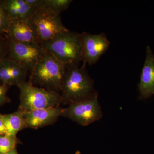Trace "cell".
<instances>
[{
  "instance_id": "cell-10",
  "label": "cell",
  "mask_w": 154,
  "mask_h": 154,
  "mask_svg": "<svg viewBox=\"0 0 154 154\" xmlns=\"http://www.w3.org/2000/svg\"><path fill=\"white\" fill-rule=\"evenodd\" d=\"M137 87L140 100L154 95V55L149 46L147 47L146 56Z\"/></svg>"
},
{
  "instance_id": "cell-13",
  "label": "cell",
  "mask_w": 154,
  "mask_h": 154,
  "mask_svg": "<svg viewBox=\"0 0 154 154\" xmlns=\"http://www.w3.org/2000/svg\"><path fill=\"white\" fill-rule=\"evenodd\" d=\"M2 2L11 20L32 19L36 11L26 0H2Z\"/></svg>"
},
{
  "instance_id": "cell-12",
  "label": "cell",
  "mask_w": 154,
  "mask_h": 154,
  "mask_svg": "<svg viewBox=\"0 0 154 154\" xmlns=\"http://www.w3.org/2000/svg\"><path fill=\"white\" fill-rule=\"evenodd\" d=\"M29 72L8 57L0 62V82L8 86L18 87L26 82Z\"/></svg>"
},
{
  "instance_id": "cell-5",
  "label": "cell",
  "mask_w": 154,
  "mask_h": 154,
  "mask_svg": "<svg viewBox=\"0 0 154 154\" xmlns=\"http://www.w3.org/2000/svg\"><path fill=\"white\" fill-rule=\"evenodd\" d=\"M98 95L63 108L62 116L71 119L82 126H88L99 120L102 116Z\"/></svg>"
},
{
  "instance_id": "cell-20",
  "label": "cell",
  "mask_w": 154,
  "mask_h": 154,
  "mask_svg": "<svg viewBox=\"0 0 154 154\" xmlns=\"http://www.w3.org/2000/svg\"><path fill=\"white\" fill-rule=\"evenodd\" d=\"M7 129L2 119L0 118V135L7 134Z\"/></svg>"
},
{
  "instance_id": "cell-2",
  "label": "cell",
  "mask_w": 154,
  "mask_h": 154,
  "mask_svg": "<svg viewBox=\"0 0 154 154\" xmlns=\"http://www.w3.org/2000/svg\"><path fill=\"white\" fill-rule=\"evenodd\" d=\"M66 66L45 52L29 72V81L34 86L60 94Z\"/></svg>"
},
{
  "instance_id": "cell-21",
  "label": "cell",
  "mask_w": 154,
  "mask_h": 154,
  "mask_svg": "<svg viewBox=\"0 0 154 154\" xmlns=\"http://www.w3.org/2000/svg\"><path fill=\"white\" fill-rule=\"evenodd\" d=\"M6 154H19L17 152V147L14 148V149H11L10 151L7 152Z\"/></svg>"
},
{
  "instance_id": "cell-11",
  "label": "cell",
  "mask_w": 154,
  "mask_h": 154,
  "mask_svg": "<svg viewBox=\"0 0 154 154\" xmlns=\"http://www.w3.org/2000/svg\"><path fill=\"white\" fill-rule=\"evenodd\" d=\"M63 110V108L58 107L24 112L27 127L36 129L53 124L62 116Z\"/></svg>"
},
{
  "instance_id": "cell-1",
  "label": "cell",
  "mask_w": 154,
  "mask_h": 154,
  "mask_svg": "<svg viewBox=\"0 0 154 154\" xmlns=\"http://www.w3.org/2000/svg\"><path fill=\"white\" fill-rule=\"evenodd\" d=\"M86 66L67 65L60 93L62 105H69L98 95Z\"/></svg>"
},
{
  "instance_id": "cell-9",
  "label": "cell",
  "mask_w": 154,
  "mask_h": 154,
  "mask_svg": "<svg viewBox=\"0 0 154 154\" xmlns=\"http://www.w3.org/2000/svg\"><path fill=\"white\" fill-rule=\"evenodd\" d=\"M4 35L9 40L17 42L40 44L36 26L32 19L11 20Z\"/></svg>"
},
{
  "instance_id": "cell-17",
  "label": "cell",
  "mask_w": 154,
  "mask_h": 154,
  "mask_svg": "<svg viewBox=\"0 0 154 154\" xmlns=\"http://www.w3.org/2000/svg\"><path fill=\"white\" fill-rule=\"evenodd\" d=\"M11 20L0 0V34L4 35L8 28Z\"/></svg>"
},
{
  "instance_id": "cell-7",
  "label": "cell",
  "mask_w": 154,
  "mask_h": 154,
  "mask_svg": "<svg viewBox=\"0 0 154 154\" xmlns=\"http://www.w3.org/2000/svg\"><path fill=\"white\" fill-rule=\"evenodd\" d=\"M32 20L36 26L40 43L50 40L68 30L63 23L60 15L42 9L36 10Z\"/></svg>"
},
{
  "instance_id": "cell-8",
  "label": "cell",
  "mask_w": 154,
  "mask_h": 154,
  "mask_svg": "<svg viewBox=\"0 0 154 154\" xmlns=\"http://www.w3.org/2000/svg\"><path fill=\"white\" fill-rule=\"evenodd\" d=\"M82 48L81 61L93 65L107 51L110 45L106 34H92L88 32L81 33Z\"/></svg>"
},
{
  "instance_id": "cell-18",
  "label": "cell",
  "mask_w": 154,
  "mask_h": 154,
  "mask_svg": "<svg viewBox=\"0 0 154 154\" xmlns=\"http://www.w3.org/2000/svg\"><path fill=\"white\" fill-rule=\"evenodd\" d=\"M9 50V39L5 35L0 34V62L8 57Z\"/></svg>"
},
{
  "instance_id": "cell-19",
  "label": "cell",
  "mask_w": 154,
  "mask_h": 154,
  "mask_svg": "<svg viewBox=\"0 0 154 154\" xmlns=\"http://www.w3.org/2000/svg\"><path fill=\"white\" fill-rule=\"evenodd\" d=\"M8 86L0 84V107L11 102L10 98L7 96Z\"/></svg>"
},
{
  "instance_id": "cell-15",
  "label": "cell",
  "mask_w": 154,
  "mask_h": 154,
  "mask_svg": "<svg viewBox=\"0 0 154 154\" xmlns=\"http://www.w3.org/2000/svg\"><path fill=\"white\" fill-rule=\"evenodd\" d=\"M72 2V0H41L38 10L42 9L56 15H60L68 8Z\"/></svg>"
},
{
  "instance_id": "cell-3",
  "label": "cell",
  "mask_w": 154,
  "mask_h": 154,
  "mask_svg": "<svg viewBox=\"0 0 154 154\" xmlns=\"http://www.w3.org/2000/svg\"><path fill=\"white\" fill-rule=\"evenodd\" d=\"M39 44L45 52L66 64L79 65L81 62V33L68 30Z\"/></svg>"
},
{
  "instance_id": "cell-22",
  "label": "cell",
  "mask_w": 154,
  "mask_h": 154,
  "mask_svg": "<svg viewBox=\"0 0 154 154\" xmlns=\"http://www.w3.org/2000/svg\"><path fill=\"white\" fill-rule=\"evenodd\" d=\"M75 154H81V152L79 150L77 151L75 153Z\"/></svg>"
},
{
  "instance_id": "cell-4",
  "label": "cell",
  "mask_w": 154,
  "mask_h": 154,
  "mask_svg": "<svg viewBox=\"0 0 154 154\" xmlns=\"http://www.w3.org/2000/svg\"><path fill=\"white\" fill-rule=\"evenodd\" d=\"M18 88L20 91L18 109L24 112L58 107L61 104L60 94L34 86L29 81Z\"/></svg>"
},
{
  "instance_id": "cell-6",
  "label": "cell",
  "mask_w": 154,
  "mask_h": 154,
  "mask_svg": "<svg viewBox=\"0 0 154 154\" xmlns=\"http://www.w3.org/2000/svg\"><path fill=\"white\" fill-rule=\"evenodd\" d=\"M8 57L30 72L45 53L40 44L9 40Z\"/></svg>"
},
{
  "instance_id": "cell-16",
  "label": "cell",
  "mask_w": 154,
  "mask_h": 154,
  "mask_svg": "<svg viewBox=\"0 0 154 154\" xmlns=\"http://www.w3.org/2000/svg\"><path fill=\"white\" fill-rule=\"evenodd\" d=\"M20 143L17 136L0 135V154H6Z\"/></svg>"
},
{
  "instance_id": "cell-14",
  "label": "cell",
  "mask_w": 154,
  "mask_h": 154,
  "mask_svg": "<svg viewBox=\"0 0 154 154\" xmlns=\"http://www.w3.org/2000/svg\"><path fill=\"white\" fill-rule=\"evenodd\" d=\"M0 118L5 125L7 134L17 136L19 131L28 128L24 112L19 109L10 114L0 113Z\"/></svg>"
}]
</instances>
